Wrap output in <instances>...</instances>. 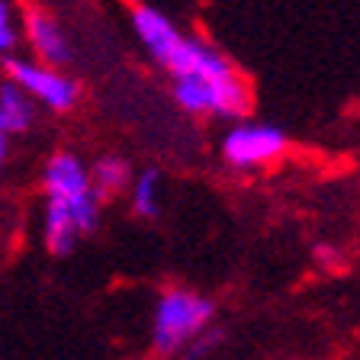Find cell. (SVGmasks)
<instances>
[{
    "instance_id": "obj_1",
    "label": "cell",
    "mask_w": 360,
    "mask_h": 360,
    "mask_svg": "<svg viewBox=\"0 0 360 360\" xmlns=\"http://www.w3.org/2000/svg\"><path fill=\"white\" fill-rule=\"evenodd\" d=\"M45 241L55 255H68L77 235L97 229V187L75 155H55L45 167Z\"/></svg>"
},
{
    "instance_id": "obj_2",
    "label": "cell",
    "mask_w": 360,
    "mask_h": 360,
    "mask_svg": "<svg viewBox=\"0 0 360 360\" xmlns=\"http://www.w3.org/2000/svg\"><path fill=\"white\" fill-rule=\"evenodd\" d=\"M212 306L206 296H196L190 290H167L155 306V325L151 338L161 354L187 351L190 341L202 335V328L212 322Z\"/></svg>"
},
{
    "instance_id": "obj_3",
    "label": "cell",
    "mask_w": 360,
    "mask_h": 360,
    "mask_svg": "<svg viewBox=\"0 0 360 360\" xmlns=\"http://www.w3.org/2000/svg\"><path fill=\"white\" fill-rule=\"evenodd\" d=\"M286 145H290L286 132L270 122H235L222 139V158L235 171H255L277 161Z\"/></svg>"
},
{
    "instance_id": "obj_4",
    "label": "cell",
    "mask_w": 360,
    "mask_h": 360,
    "mask_svg": "<svg viewBox=\"0 0 360 360\" xmlns=\"http://www.w3.org/2000/svg\"><path fill=\"white\" fill-rule=\"evenodd\" d=\"M10 77L20 90H30L52 110H71L77 100V87L71 77L55 71V65H32V61H10Z\"/></svg>"
},
{
    "instance_id": "obj_5",
    "label": "cell",
    "mask_w": 360,
    "mask_h": 360,
    "mask_svg": "<svg viewBox=\"0 0 360 360\" xmlns=\"http://www.w3.org/2000/svg\"><path fill=\"white\" fill-rule=\"evenodd\" d=\"M26 30H30L32 52H36L45 65H65V61L71 58V45H68L58 20L49 16L45 10H32L30 20H26Z\"/></svg>"
},
{
    "instance_id": "obj_6",
    "label": "cell",
    "mask_w": 360,
    "mask_h": 360,
    "mask_svg": "<svg viewBox=\"0 0 360 360\" xmlns=\"http://www.w3.org/2000/svg\"><path fill=\"white\" fill-rule=\"evenodd\" d=\"M32 120V110L22 97V90L16 84H4L0 90V132L4 135H13V132H22L30 126Z\"/></svg>"
},
{
    "instance_id": "obj_7",
    "label": "cell",
    "mask_w": 360,
    "mask_h": 360,
    "mask_svg": "<svg viewBox=\"0 0 360 360\" xmlns=\"http://www.w3.org/2000/svg\"><path fill=\"white\" fill-rule=\"evenodd\" d=\"M132 206L139 216H158V206H161V177L155 171H145L142 177L135 180Z\"/></svg>"
},
{
    "instance_id": "obj_8",
    "label": "cell",
    "mask_w": 360,
    "mask_h": 360,
    "mask_svg": "<svg viewBox=\"0 0 360 360\" xmlns=\"http://www.w3.org/2000/svg\"><path fill=\"white\" fill-rule=\"evenodd\" d=\"M126 180H129V167L122 161H116V158H103L97 171H94V187L100 190H120L126 187Z\"/></svg>"
},
{
    "instance_id": "obj_9",
    "label": "cell",
    "mask_w": 360,
    "mask_h": 360,
    "mask_svg": "<svg viewBox=\"0 0 360 360\" xmlns=\"http://www.w3.org/2000/svg\"><path fill=\"white\" fill-rule=\"evenodd\" d=\"M16 45V22L13 13H10V4L0 0V52H10Z\"/></svg>"
},
{
    "instance_id": "obj_10",
    "label": "cell",
    "mask_w": 360,
    "mask_h": 360,
    "mask_svg": "<svg viewBox=\"0 0 360 360\" xmlns=\"http://www.w3.org/2000/svg\"><path fill=\"white\" fill-rule=\"evenodd\" d=\"M4 155H7V135L0 132V161H4Z\"/></svg>"
}]
</instances>
